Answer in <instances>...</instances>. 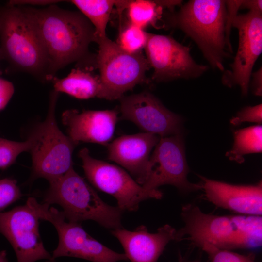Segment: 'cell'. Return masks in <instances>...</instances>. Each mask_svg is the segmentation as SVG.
Segmentation results:
<instances>
[{"mask_svg": "<svg viewBox=\"0 0 262 262\" xmlns=\"http://www.w3.org/2000/svg\"><path fill=\"white\" fill-rule=\"evenodd\" d=\"M21 6L33 25L44 48L49 81L68 65L89 57L90 44L96 42L95 30L80 12L54 4L44 8Z\"/></svg>", "mask_w": 262, "mask_h": 262, "instance_id": "obj_1", "label": "cell"}, {"mask_svg": "<svg viewBox=\"0 0 262 262\" xmlns=\"http://www.w3.org/2000/svg\"><path fill=\"white\" fill-rule=\"evenodd\" d=\"M227 7L225 0H191L169 18L171 25L181 30L197 45L211 66L224 72Z\"/></svg>", "mask_w": 262, "mask_h": 262, "instance_id": "obj_2", "label": "cell"}, {"mask_svg": "<svg viewBox=\"0 0 262 262\" xmlns=\"http://www.w3.org/2000/svg\"><path fill=\"white\" fill-rule=\"evenodd\" d=\"M0 59L42 81H49L44 48L29 17L21 6L0 7Z\"/></svg>", "mask_w": 262, "mask_h": 262, "instance_id": "obj_3", "label": "cell"}, {"mask_svg": "<svg viewBox=\"0 0 262 262\" xmlns=\"http://www.w3.org/2000/svg\"><path fill=\"white\" fill-rule=\"evenodd\" d=\"M49 184L43 203L60 205L68 221L80 223L91 220L107 229L122 228L123 211L103 201L73 166Z\"/></svg>", "mask_w": 262, "mask_h": 262, "instance_id": "obj_4", "label": "cell"}, {"mask_svg": "<svg viewBox=\"0 0 262 262\" xmlns=\"http://www.w3.org/2000/svg\"><path fill=\"white\" fill-rule=\"evenodd\" d=\"M59 93L50 94L45 119L38 124L29 136L32 145L31 181L42 178L49 182L65 174L73 166L72 154L77 145L59 129L55 117Z\"/></svg>", "mask_w": 262, "mask_h": 262, "instance_id": "obj_5", "label": "cell"}, {"mask_svg": "<svg viewBox=\"0 0 262 262\" xmlns=\"http://www.w3.org/2000/svg\"><path fill=\"white\" fill-rule=\"evenodd\" d=\"M96 43L98 45L95 63L99 71L101 98L119 99L127 91L147 82L146 73L150 67L142 52L128 53L107 36Z\"/></svg>", "mask_w": 262, "mask_h": 262, "instance_id": "obj_6", "label": "cell"}, {"mask_svg": "<svg viewBox=\"0 0 262 262\" xmlns=\"http://www.w3.org/2000/svg\"><path fill=\"white\" fill-rule=\"evenodd\" d=\"M27 205L40 219L51 223L57 231L59 243L52 258H79L93 262H117L128 260L125 253L115 252L89 235L79 223L66 222L62 211L49 204H40L29 197Z\"/></svg>", "mask_w": 262, "mask_h": 262, "instance_id": "obj_7", "label": "cell"}, {"mask_svg": "<svg viewBox=\"0 0 262 262\" xmlns=\"http://www.w3.org/2000/svg\"><path fill=\"white\" fill-rule=\"evenodd\" d=\"M78 156L89 182L98 189L114 196L117 207L123 211H135L142 201L163 197L162 192L147 190L121 167L93 158L86 148L81 149Z\"/></svg>", "mask_w": 262, "mask_h": 262, "instance_id": "obj_8", "label": "cell"}, {"mask_svg": "<svg viewBox=\"0 0 262 262\" xmlns=\"http://www.w3.org/2000/svg\"><path fill=\"white\" fill-rule=\"evenodd\" d=\"M182 133L161 137L150 155L147 178L142 185L147 190L159 193L158 187L171 185L187 193L202 189L201 183L190 182Z\"/></svg>", "mask_w": 262, "mask_h": 262, "instance_id": "obj_9", "label": "cell"}, {"mask_svg": "<svg viewBox=\"0 0 262 262\" xmlns=\"http://www.w3.org/2000/svg\"><path fill=\"white\" fill-rule=\"evenodd\" d=\"M144 50L150 67L153 69L151 79L156 82L196 78L208 69L207 66L197 64L193 59L189 47L169 35L149 33Z\"/></svg>", "mask_w": 262, "mask_h": 262, "instance_id": "obj_10", "label": "cell"}, {"mask_svg": "<svg viewBox=\"0 0 262 262\" xmlns=\"http://www.w3.org/2000/svg\"><path fill=\"white\" fill-rule=\"evenodd\" d=\"M231 26L238 31V47L230 69L223 72L222 82L229 87L239 86L242 95L246 96L253 67L262 51V13L249 11L237 14Z\"/></svg>", "mask_w": 262, "mask_h": 262, "instance_id": "obj_11", "label": "cell"}, {"mask_svg": "<svg viewBox=\"0 0 262 262\" xmlns=\"http://www.w3.org/2000/svg\"><path fill=\"white\" fill-rule=\"evenodd\" d=\"M181 217L184 226L177 230L176 241L187 239L198 247L208 243L221 249H239L230 215L206 213L197 205L189 203L182 206Z\"/></svg>", "mask_w": 262, "mask_h": 262, "instance_id": "obj_12", "label": "cell"}, {"mask_svg": "<svg viewBox=\"0 0 262 262\" xmlns=\"http://www.w3.org/2000/svg\"><path fill=\"white\" fill-rule=\"evenodd\" d=\"M39 220L26 204L0 212V233L12 245L17 262L43 259L55 262L44 246L39 231Z\"/></svg>", "mask_w": 262, "mask_h": 262, "instance_id": "obj_13", "label": "cell"}, {"mask_svg": "<svg viewBox=\"0 0 262 262\" xmlns=\"http://www.w3.org/2000/svg\"><path fill=\"white\" fill-rule=\"evenodd\" d=\"M119 99L121 118L132 122L145 132L160 138L181 133L182 118L149 92L123 96Z\"/></svg>", "mask_w": 262, "mask_h": 262, "instance_id": "obj_14", "label": "cell"}, {"mask_svg": "<svg viewBox=\"0 0 262 262\" xmlns=\"http://www.w3.org/2000/svg\"><path fill=\"white\" fill-rule=\"evenodd\" d=\"M118 111L70 109L64 111L62 121L67 136L78 145L93 143L107 146L113 137L118 120Z\"/></svg>", "mask_w": 262, "mask_h": 262, "instance_id": "obj_15", "label": "cell"}, {"mask_svg": "<svg viewBox=\"0 0 262 262\" xmlns=\"http://www.w3.org/2000/svg\"><path fill=\"white\" fill-rule=\"evenodd\" d=\"M200 178L207 199L216 206L240 214L262 215V181L255 185H234Z\"/></svg>", "mask_w": 262, "mask_h": 262, "instance_id": "obj_16", "label": "cell"}, {"mask_svg": "<svg viewBox=\"0 0 262 262\" xmlns=\"http://www.w3.org/2000/svg\"><path fill=\"white\" fill-rule=\"evenodd\" d=\"M160 138L145 132L122 135L108 145V159L126 169L142 185L147 177L150 153Z\"/></svg>", "mask_w": 262, "mask_h": 262, "instance_id": "obj_17", "label": "cell"}, {"mask_svg": "<svg viewBox=\"0 0 262 262\" xmlns=\"http://www.w3.org/2000/svg\"><path fill=\"white\" fill-rule=\"evenodd\" d=\"M176 233L177 230L168 224L159 228L155 233L149 232L144 225L133 231L122 228L111 231L131 262H157L168 243L176 241Z\"/></svg>", "mask_w": 262, "mask_h": 262, "instance_id": "obj_18", "label": "cell"}, {"mask_svg": "<svg viewBox=\"0 0 262 262\" xmlns=\"http://www.w3.org/2000/svg\"><path fill=\"white\" fill-rule=\"evenodd\" d=\"M54 90L80 99L101 98V85L98 76L82 68H74L65 78L55 77L51 81Z\"/></svg>", "mask_w": 262, "mask_h": 262, "instance_id": "obj_19", "label": "cell"}, {"mask_svg": "<svg viewBox=\"0 0 262 262\" xmlns=\"http://www.w3.org/2000/svg\"><path fill=\"white\" fill-rule=\"evenodd\" d=\"M179 0H128L127 11L129 23L145 30L149 26H156L161 17L163 8H172L180 5Z\"/></svg>", "mask_w": 262, "mask_h": 262, "instance_id": "obj_20", "label": "cell"}, {"mask_svg": "<svg viewBox=\"0 0 262 262\" xmlns=\"http://www.w3.org/2000/svg\"><path fill=\"white\" fill-rule=\"evenodd\" d=\"M70 1L93 26L96 42L98 39L107 36L106 28L115 0H73Z\"/></svg>", "mask_w": 262, "mask_h": 262, "instance_id": "obj_21", "label": "cell"}, {"mask_svg": "<svg viewBox=\"0 0 262 262\" xmlns=\"http://www.w3.org/2000/svg\"><path fill=\"white\" fill-rule=\"evenodd\" d=\"M231 149L226 156L231 161L241 163L248 154L261 153L262 150V127L260 125L236 130Z\"/></svg>", "mask_w": 262, "mask_h": 262, "instance_id": "obj_22", "label": "cell"}, {"mask_svg": "<svg viewBox=\"0 0 262 262\" xmlns=\"http://www.w3.org/2000/svg\"><path fill=\"white\" fill-rule=\"evenodd\" d=\"M230 216L235 226L239 249L252 248L261 245V216L243 214Z\"/></svg>", "mask_w": 262, "mask_h": 262, "instance_id": "obj_23", "label": "cell"}, {"mask_svg": "<svg viewBox=\"0 0 262 262\" xmlns=\"http://www.w3.org/2000/svg\"><path fill=\"white\" fill-rule=\"evenodd\" d=\"M149 33L130 23L120 31L116 44L124 51L132 54L142 52L148 39Z\"/></svg>", "mask_w": 262, "mask_h": 262, "instance_id": "obj_24", "label": "cell"}, {"mask_svg": "<svg viewBox=\"0 0 262 262\" xmlns=\"http://www.w3.org/2000/svg\"><path fill=\"white\" fill-rule=\"evenodd\" d=\"M32 141L29 136L26 141L17 142L1 138L0 140V168L11 165L18 156L23 152H29Z\"/></svg>", "mask_w": 262, "mask_h": 262, "instance_id": "obj_25", "label": "cell"}, {"mask_svg": "<svg viewBox=\"0 0 262 262\" xmlns=\"http://www.w3.org/2000/svg\"><path fill=\"white\" fill-rule=\"evenodd\" d=\"M205 251L211 262H257L255 260V255L251 253L243 255L230 250L218 248L213 245L204 243L199 247Z\"/></svg>", "mask_w": 262, "mask_h": 262, "instance_id": "obj_26", "label": "cell"}, {"mask_svg": "<svg viewBox=\"0 0 262 262\" xmlns=\"http://www.w3.org/2000/svg\"><path fill=\"white\" fill-rule=\"evenodd\" d=\"M22 196L15 180L5 178L0 180V212L19 199Z\"/></svg>", "mask_w": 262, "mask_h": 262, "instance_id": "obj_27", "label": "cell"}, {"mask_svg": "<svg viewBox=\"0 0 262 262\" xmlns=\"http://www.w3.org/2000/svg\"><path fill=\"white\" fill-rule=\"evenodd\" d=\"M262 121V104L244 107L230 120V123L233 125H238L246 122L260 123Z\"/></svg>", "mask_w": 262, "mask_h": 262, "instance_id": "obj_28", "label": "cell"}, {"mask_svg": "<svg viewBox=\"0 0 262 262\" xmlns=\"http://www.w3.org/2000/svg\"><path fill=\"white\" fill-rule=\"evenodd\" d=\"M14 93L13 83L0 77V111L5 107Z\"/></svg>", "mask_w": 262, "mask_h": 262, "instance_id": "obj_29", "label": "cell"}, {"mask_svg": "<svg viewBox=\"0 0 262 262\" xmlns=\"http://www.w3.org/2000/svg\"><path fill=\"white\" fill-rule=\"evenodd\" d=\"M262 68L255 72L252 73L251 88L253 93L256 96H262Z\"/></svg>", "mask_w": 262, "mask_h": 262, "instance_id": "obj_30", "label": "cell"}, {"mask_svg": "<svg viewBox=\"0 0 262 262\" xmlns=\"http://www.w3.org/2000/svg\"><path fill=\"white\" fill-rule=\"evenodd\" d=\"M60 0H11L7 4L16 6L50 5L60 2Z\"/></svg>", "mask_w": 262, "mask_h": 262, "instance_id": "obj_31", "label": "cell"}, {"mask_svg": "<svg viewBox=\"0 0 262 262\" xmlns=\"http://www.w3.org/2000/svg\"><path fill=\"white\" fill-rule=\"evenodd\" d=\"M240 8H246L249 11L262 12V1L261 0H242Z\"/></svg>", "mask_w": 262, "mask_h": 262, "instance_id": "obj_32", "label": "cell"}, {"mask_svg": "<svg viewBox=\"0 0 262 262\" xmlns=\"http://www.w3.org/2000/svg\"><path fill=\"white\" fill-rule=\"evenodd\" d=\"M0 262H8L6 251L0 252Z\"/></svg>", "mask_w": 262, "mask_h": 262, "instance_id": "obj_33", "label": "cell"}, {"mask_svg": "<svg viewBox=\"0 0 262 262\" xmlns=\"http://www.w3.org/2000/svg\"><path fill=\"white\" fill-rule=\"evenodd\" d=\"M180 262H202L199 261H182Z\"/></svg>", "mask_w": 262, "mask_h": 262, "instance_id": "obj_34", "label": "cell"}, {"mask_svg": "<svg viewBox=\"0 0 262 262\" xmlns=\"http://www.w3.org/2000/svg\"><path fill=\"white\" fill-rule=\"evenodd\" d=\"M1 138H0V140Z\"/></svg>", "mask_w": 262, "mask_h": 262, "instance_id": "obj_35", "label": "cell"}]
</instances>
